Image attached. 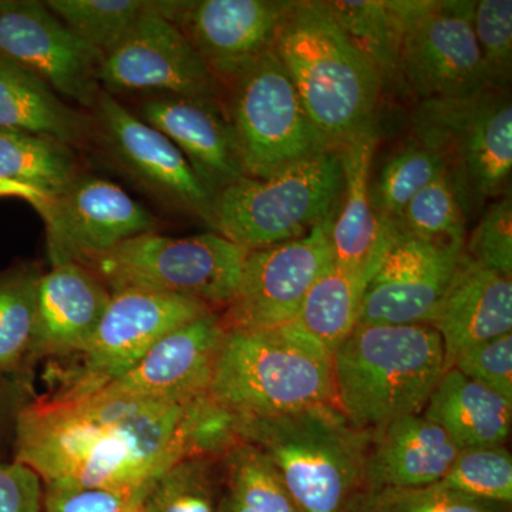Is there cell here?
I'll return each mask as SVG.
<instances>
[{"mask_svg": "<svg viewBox=\"0 0 512 512\" xmlns=\"http://www.w3.org/2000/svg\"><path fill=\"white\" fill-rule=\"evenodd\" d=\"M222 491L252 512H301L268 457L239 443L220 461Z\"/></svg>", "mask_w": 512, "mask_h": 512, "instance_id": "33", "label": "cell"}, {"mask_svg": "<svg viewBox=\"0 0 512 512\" xmlns=\"http://www.w3.org/2000/svg\"><path fill=\"white\" fill-rule=\"evenodd\" d=\"M336 212L305 237L248 251L237 291L221 311L225 328L269 329L295 319L309 289L333 264Z\"/></svg>", "mask_w": 512, "mask_h": 512, "instance_id": "14", "label": "cell"}, {"mask_svg": "<svg viewBox=\"0 0 512 512\" xmlns=\"http://www.w3.org/2000/svg\"><path fill=\"white\" fill-rule=\"evenodd\" d=\"M229 87L225 111L248 177H271L333 150L309 119L274 49Z\"/></svg>", "mask_w": 512, "mask_h": 512, "instance_id": "9", "label": "cell"}, {"mask_svg": "<svg viewBox=\"0 0 512 512\" xmlns=\"http://www.w3.org/2000/svg\"><path fill=\"white\" fill-rule=\"evenodd\" d=\"M138 117L157 128L187 158L215 198L247 177L234 128L220 101L188 97H148Z\"/></svg>", "mask_w": 512, "mask_h": 512, "instance_id": "20", "label": "cell"}, {"mask_svg": "<svg viewBox=\"0 0 512 512\" xmlns=\"http://www.w3.org/2000/svg\"><path fill=\"white\" fill-rule=\"evenodd\" d=\"M441 487L487 503L512 505V456L505 446L463 448Z\"/></svg>", "mask_w": 512, "mask_h": 512, "instance_id": "36", "label": "cell"}, {"mask_svg": "<svg viewBox=\"0 0 512 512\" xmlns=\"http://www.w3.org/2000/svg\"><path fill=\"white\" fill-rule=\"evenodd\" d=\"M218 512H252L251 510H248V508H245L244 505H241L238 503V501H235L234 498L231 497V495H228L225 493V491H222L221 498H220V504H218Z\"/></svg>", "mask_w": 512, "mask_h": 512, "instance_id": "46", "label": "cell"}, {"mask_svg": "<svg viewBox=\"0 0 512 512\" xmlns=\"http://www.w3.org/2000/svg\"><path fill=\"white\" fill-rule=\"evenodd\" d=\"M111 292L89 268L76 262L50 266L37 286L36 325L30 366L46 357L80 355L92 340Z\"/></svg>", "mask_w": 512, "mask_h": 512, "instance_id": "21", "label": "cell"}, {"mask_svg": "<svg viewBox=\"0 0 512 512\" xmlns=\"http://www.w3.org/2000/svg\"><path fill=\"white\" fill-rule=\"evenodd\" d=\"M431 326L443 340L447 369L464 350L512 333V276L463 258Z\"/></svg>", "mask_w": 512, "mask_h": 512, "instance_id": "24", "label": "cell"}, {"mask_svg": "<svg viewBox=\"0 0 512 512\" xmlns=\"http://www.w3.org/2000/svg\"><path fill=\"white\" fill-rule=\"evenodd\" d=\"M274 52L330 148L340 150L375 126L382 79L328 2L289 3Z\"/></svg>", "mask_w": 512, "mask_h": 512, "instance_id": "2", "label": "cell"}, {"mask_svg": "<svg viewBox=\"0 0 512 512\" xmlns=\"http://www.w3.org/2000/svg\"><path fill=\"white\" fill-rule=\"evenodd\" d=\"M460 450L439 424L423 414L390 421L370 431L365 466L367 490L440 483Z\"/></svg>", "mask_w": 512, "mask_h": 512, "instance_id": "23", "label": "cell"}, {"mask_svg": "<svg viewBox=\"0 0 512 512\" xmlns=\"http://www.w3.org/2000/svg\"><path fill=\"white\" fill-rule=\"evenodd\" d=\"M414 136L439 153L470 215L507 194L512 173V103L508 90L419 101Z\"/></svg>", "mask_w": 512, "mask_h": 512, "instance_id": "7", "label": "cell"}, {"mask_svg": "<svg viewBox=\"0 0 512 512\" xmlns=\"http://www.w3.org/2000/svg\"><path fill=\"white\" fill-rule=\"evenodd\" d=\"M239 434L268 457L301 512H353L367 490L370 431L353 426L336 404L241 417Z\"/></svg>", "mask_w": 512, "mask_h": 512, "instance_id": "5", "label": "cell"}, {"mask_svg": "<svg viewBox=\"0 0 512 512\" xmlns=\"http://www.w3.org/2000/svg\"><path fill=\"white\" fill-rule=\"evenodd\" d=\"M225 328L221 311H214L173 330L133 369L101 389L107 392L187 403L208 393Z\"/></svg>", "mask_w": 512, "mask_h": 512, "instance_id": "19", "label": "cell"}, {"mask_svg": "<svg viewBox=\"0 0 512 512\" xmlns=\"http://www.w3.org/2000/svg\"><path fill=\"white\" fill-rule=\"evenodd\" d=\"M512 505L487 503L440 484L419 488H377L360 495L353 512H511Z\"/></svg>", "mask_w": 512, "mask_h": 512, "instance_id": "37", "label": "cell"}, {"mask_svg": "<svg viewBox=\"0 0 512 512\" xmlns=\"http://www.w3.org/2000/svg\"><path fill=\"white\" fill-rule=\"evenodd\" d=\"M468 212L448 171L414 195L394 227L437 247L464 249Z\"/></svg>", "mask_w": 512, "mask_h": 512, "instance_id": "32", "label": "cell"}, {"mask_svg": "<svg viewBox=\"0 0 512 512\" xmlns=\"http://www.w3.org/2000/svg\"><path fill=\"white\" fill-rule=\"evenodd\" d=\"M332 363L335 404L366 431L423 413L447 370L443 340L431 325L359 323Z\"/></svg>", "mask_w": 512, "mask_h": 512, "instance_id": "3", "label": "cell"}, {"mask_svg": "<svg viewBox=\"0 0 512 512\" xmlns=\"http://www.w3.org/2000/svg\"><path fill=\"white\" fill-rule=\"evenodd\" d=\"M464 249L437 247L397 231L367 282L359 323L431 325Z\"/></svg>", "mask_w": 512, "mask_h": 512, "instance_id": "18", "label": "cell"}, {"mask_svg": "<svg viewBox=\"0 0 512 512\" xmlns=\"http://www.w3.org/2000/svg\"><path fill=\"white\" fill-rule=\"evenodd\" d=\"M103 92L218 100L217 82L197 50L171 20L151 13L104 55Z\"/></svg>", "mask_w": 512, "mask_h": 512, "instance_id": "16", "label": "cell"}, {"mask_svg": "<svg viewBox=\"0 0 512 512\" xmlns=\"http://www.w3.org/2000/svg\"><path fill=\"white\" fill-rule=\"evenodd\" d=\"M247 249L210 231L192 237L138 235L84 265L111 293L183 296L222 311L237 291Z\"/></svg>", "mask_w": 512, "mask_h": 512, "instance_id": "8", "label": "cell"}, {"mask_svg": "<svg viewBox=\"0 0 512 512\" xmlns=\"http://www.w3.org/2000/svg\"><path fill=\"white\" fill-rule=\"evenodd\" d=\"M0 128L47 134L72 147L89 143L92 117L74 110L42 79L0 55Z\"/></svg>", "mask_w": 512, "mask_h": 512, "instance_id": "26", "label": "cell"}, {"mask_svg": "<svg viewBox=\"0 0 512 512\" xmlns=\"http://www.w3.org/2000/svg\"><path fill=\"white\" fill-rule=\"evenodd\" d=\"M340 25L375 63L382 86L397 83L402 16L399 0H332Z\"/></svg>", "mask_w": 512, "mask_h": 512, "instance_id": "31", "label": "cell"}, {"mask_svg": "<svg viewBox=\"0 0 512 512\" xmlns=\"http://www.w3.org/2000/svg\"><path fill=\"white\" fill-rule=\"evenodd\" d=\"M366 285L333 261L309 289L292 325L333 355L359 325Z\"/></svg>", "mask_w": 512, "mask_h": 512, "instance_id": "28", "label": "cell"}, {"mask_svg": "<svg viewBox=\"0 0 512 512\" xmlns=\"http://www.w3.org/2000/svg\"><path fill=\"white\" fill-rule=\"evenodd\" d=\"M377 143L375 124L340 148L345 190L330 232L335 264L366 282L375 275L397 235L396 227L376 211L370 198V171Z\"/></svg>", "mask_w": 512, "mask_h": 512, "instance_id": "22", "label": "cell"}, {"mask_svg": "<svg viewBox=\"0 0 512 512\" xmlns=\"http://www.w3.org/2000/svg\"><path fill=\"white\" fill-rule=\"evenodd\" d=\"M45 5L74 35L107 55L146 16L165 18L171 0H47Z\"/></svg>", "mask_w": 512, "mask_h": 512, "instance_id": "30", "label": "cell"}, {"mask_svg": "<svg viewBox=\"0 0 512 512\" xmlns=\"http://www.w3.org/2000/svg\"><path fill=\"white\" fill-rule=\"evenodd\" d=\"M421 414L439 424L461 450L505 446L511 431L512 402L450 367Z\"/></svg>", "mask_w": 512, "mask_h": 512, "instance_id": "25", "label": "cell"}, {"mask_svg": "<svg viewBox=\"0 0 512 512\" xmlns=\"http://www.w3.org/2000/svg\"><path fill=\"white\" fill-rule=\"evenodd\" d=\"M342 157L329 150L266 178L242 177L217 195L211 231L255 251L305 237L338 211Z\"/></svg>", "mask_w": 512, "mask_h": 512, "instance_id": "6", "label": "cell"}, {"mask_svg": "<svg viewBox=\"0 0 512 512\" xmlns=\"http://www.w3.org/2000/svg\"><path fill=\"white\" fill-rule=\"evenodd\" d=\"M187 403L106 389L35 394L16 421L12 460L32 468L43 485L146 498L154 481L185 458Z\"/></svg>", "mask_w": 512, "mask_h": 512, "instance_id": "1", "label": "cell"}, {"mask_svg": "<svg viewBox=\"0 0 512 512\" xmlns=\"http://www.w3.org/2000/svg\"><path fill=\"white\" fill-rule=\"evenodd\" d=\"M0 512H43V483L32 468L0 463Z\"/></svg>", "mask_w": 512, "mask_h": 512, "instance_id": "43", "label": "cell"}, {"mask_svg": "<svg viewBox=\"0 0 512 512\" xmlns=\"http://www.w3.org/2000/svg\"><path fill=\"white\" fill-rule=\"evenodd\" d=\"M0 198H19V200L29 202L33 208L39 207L46 200L45 195L32 190V188L5 180H0Z\"/></svg>", "mask_w": 512, "mask_h": 512, "instance_id": "45", "label": "cell"}, {"mask_svg": "<svg viewBox=\"0 0 512 512\" xmlns=\"http://www.w3.org/2000/svg\"><path fill=\"white\" fill-rule=\"evenodd\" d=\"M450 367L512 402V333L464 350Z\"/></svg>", "mask_w": 512, "mask_h": 512, "instance_id": "41", "label": "cell"}, {"mask_svg": "<svg viewBox=\"0 0 512 512\" xmlns=\"http://www.w3.org/2000/svg\"><path fill=\"white\" fill-rule=\"evenodd\" d=\"M473 0H399L397 86L419 101L487 90L474 35Z\"/></svg>", "mask_w": 512, "mask_h": 512, "instance_id": "10", "label": "cell"}, {"mask_svg": "<svg viewBox=\"0 0 512 512\" xmlns=\"http://www.w3.org/2000/svg\"><path fill=\"white\" fill-rule=\"evenodd\" d=\"M211 306L183 296L147 291L111 293L109 306L92 340L56 393L99 390L143 359L173 330L214 312Z\"/></svg>", "mask_w": 512, "mask_h": 512, "instance_id": "11", "label": "cell"}, {"mask_svg": "<svg viewBox=\"0 0 512 512\" xmlns=\"http://www.w3.org/2000/svg\"><path fill=\"white\" fill-rule=\"evenodd\" d=\"M93 134L111 163L165 207L211 224L215 197L163 133L101 90Z\"/></svg>", "mask_w": 512, "mask_h": 512, "instance_id": "12", "label": "cell"}, {"mask_svg": "<svg viewBox=\"0 0 512 512\" xmlns=\"http://www.w3.org/2000/svg\"><path fill=\"white\" fill-rule=\"evenodd\" d=\"M217 458H181L151 485L141 512H218L222 493Z\"/></svg>", "mask_w": 512, "mask_h": 512, "instance_id": "34", "label": "cell"}, {"mask_svg": "<svg viewBox=\"0 0 512 512\" xmlns=\"http://www.w3.org/2000/svg\"><path fill=\"white\" fill-rule=\"evenodd\" d=\"M284 0H177L175 23L218 83L234 84L274 49Z\"/></svg>", "mask_w": 512, "mask_h": 512, "instance_id": "17", "label": "cell"}, {"mask_svg": "<svg viewBox=\"0 0 512 512\" xmlns=\"http://www.w3.org/2000/svg\"><path fill=\"white\" fill-rule=\"evenodd\" d=\"M43 512H137L140 495L100 488L43 485Z\"/></svg>", "mask_w": 512, "mask_h": 512, "instance_id": "42", "label": "cell"}, {"mask_svg": "<svg viewBox=\"0 0 512 512\" xmlns=\"http://www.w3.org/2000/svg\"><path fill=\"white\" fill-rule=\"evenodd\" d=\"M239 424L241 417L215 402L208 393L190 400L185 406V458L221 460L242 443Z\"/></svg>", "mask_w": 512, "mask_h": 512, "instance_id": "39", "label": "cell"}, {"mask_svg": "<svg viewBox=\"0 0 512 512\" xmlns=\"http://www.w3.org/2000/svg\"><path fill=\"white\" fill-rule=\"evenodd\" d=\"M0 55L87 110L101 93L104 55L37 0H0Z\"/></svg>", "mask_w": 512, "mask_h": 512, "instance_id": "15", "label": "cell"}, {"mask_svg": "<svg viewBox=\"0 0 512 512\" xmlns=\"http://www.w3.org/2000/svg\"><path fill=\"white\" fill-rule=\"evenodd\" d=\"M473 26L488 89L508 90L512 73L511 0L477 2Z\"/></svg>", "mask_w": 512, "mask_h": 512, "instance_id": "38", "label": "cell"}, {"mask_svg": "<svg viewBox=\"0 0 512 512\" xmlns=\"http://www.w3.org/2000/svg\"><path fill=\"white\" fill-rule=\"evenodd\" d=\"M33 396L32 382L0 373V463L9 461L20 410Z\"/></svg>", "mask_w": 512, "mask_h": 512, "instance_id": "44", "label": "cell"}, {"mask_svg": "<svg viewBox=\"0 0 512 512\" xmlns=\"http://www.w3.org/2000/svg\"><path fill=\"white\" fill-rule=\"evenodd\" d=\"M446 171L439 153L414 140L396 151L370 181V198L376 211L394 225L414 195Z\"/></svg>", "mask_w": 512, "mask_h": 512, "instance_id": "35", "label": "cell"}, {"mask_svg": "<svg viewBox=\"0 0 512 512\" xmlns=\"http://www.w3.org/2000/svg\"><path fill=\"white\" fill-rule=\"evenodd\" d=\"M137 512H141L140 510H138Z\"/></svg>", "mask_w": 512, "mask_h": 512, "instance_id": "47", "label": "cell"}, {"mask_svg": "<svg viewBox=\"0 0 512 512\" xmlns=\"http://www.w3.org/2000/svg\"><path fill=\"white\" fill-rule=\"evenodd\" d=\"M208 394L244 419L335 404L332 353L292 323L227 329Z\"/></svg>", "mask_w": 512, "mask_h": 512, "instance_id": "4", "label": "cell"}, {"mask_svg": "<svg viewBox=\"0 0 512 512\" xmlns=\"http://www.w3.org/2000/svg\"><path fill=\"white\" fill-rule=\"evenodd\" d=\"M470 264L512 276V200L510 192L495 198L464 244Z\"/></svg>", "mask_w": 512, "mask_h": 512, "instance_id": "40", "label": "cell"}, {"mask_svg": "<svg viewBox=\"0 0 512 512\" xmlns=\"http://www.w3.org/2000/svg\"><path fill=\"white\" fill-rule=\"evenodd\" d=\"M42 266L20 262L0 271V373L32 382L30 349Z\"/></svg>", "mask_w": 512, "mask_h": 512, "instance_id": "29", "label": "cell"}, {"mask_svg": "<svg viewBox=\"0 0 512 512\" xmlns=\"http://www.w3.org/2000/svg\"><path fill=\"white\" fill-rule=\"evenodd\" d=\"M82 174L74 147L47 134L0 128V180L32 188L46 198Z\"/></svg>", "mask_w": 512, "mask_h": 512, "instance_id": "27", "label": "cell"}, {"mask_svg": "<svg viewBox=\"0 0 512 512\" xmlns=\"http://www.w3.org/2000/svg\"><path fill=\"white\" fill-rule=\"evenodd\" d=\"M36 211L45 221L50 266L87 265L128 239L160 228L156 215L120 185L83 173Z\"/></svg>", "mask_w": 512, "mask_h": 512, "instance_id": "13", "label": "cell"}]
</instances>
